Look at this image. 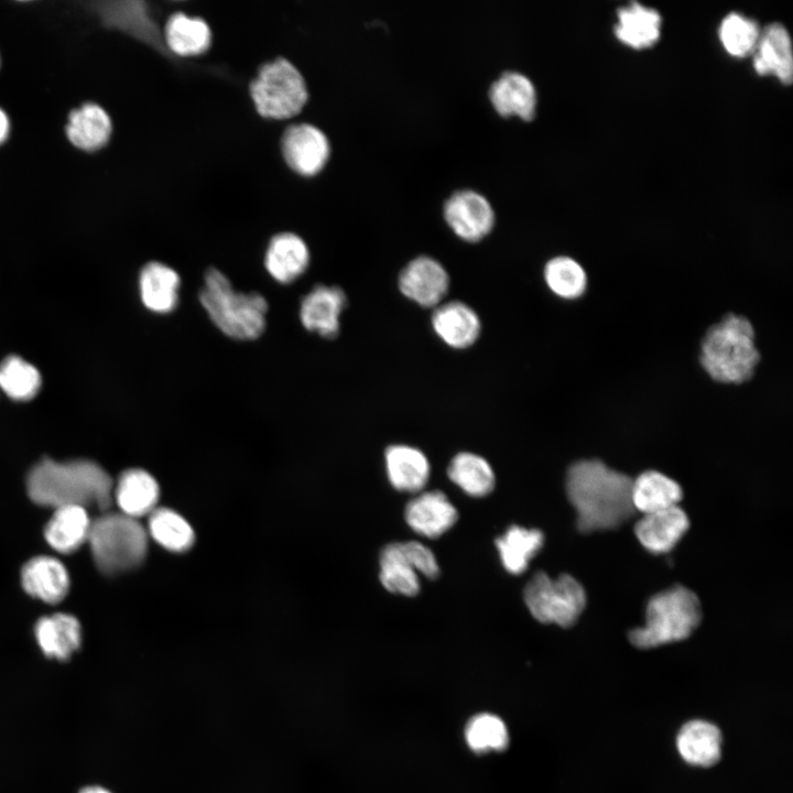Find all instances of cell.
<instances>
[{
	"label": "cell",
	"mask_w": 793,
	"mask_h": 793,
	"mask_svg": "<svg viewBox=\"0 0 793 793\" xmlns=\"http://www.w3.org/2000/svg\"><path fill=\"white\" fill-rule=\"evenodd\" d=\"M633 479L598 459L574 463L566 474V493L576 511L582 533L615 530L636 512L631 491Z\"/></svg>",
	"instance_id": "obj_1"
},
{
	"label": "cell",
	"mask_w": 793,
	"mask_h": 793,
	"mask_svg": "<svg viewBox=\"0 0 793 793\" xmlns=\"http://www.w3.org/2000/svg\"><path fill=\"white\" fill-rule=\"evenodd\" d=\"M26 484L35 503L56 509L95 506L106 510L113 496L110 476L90 460L57 463L44 458L31 469Z\"/></svg>",
	"instance_id": "obj_2"
},
{
	"label": "cell",
	"mask_w": 793,
	"mask_h": 793,
	"mask_svg": "<svg viewBox=\"0 0 793 793\" xmlns=\"http://www.w3.org/2000/svg\"><path fill=\"white\" fill-rule=\"evenodd\" d=\"M760 354L750 321L726 314L707 328L700 340L699 363L710 379L724 384H741L754 374Z\"/></svg>",
	"instance_id": "obj_3"
},
{
	"label": "cell",
	"mask_w": 793,
	"mask_h": 793,
	"mask_svg": "<svg viewBox=\"0 0 793 793\" xmlns=\"http://www.w3.org/2000/svg\"><path fill=\"white\" fill-rule=\"evenodd\" d=\"M198 300L214 325L236 340H253L265 328L268 302L256 291H236L225 273L209 268Z\"/></svg>",
	"instance_id": "obj_4"
},
{
	"label": "cell",
	"mask_w": 793,
	"mask_h": 793,
	"mask_svg": "<svg viewBox=\"0 0 793 793\" xmlns=\"http://www.w3.org/2000/svg\"><path fill=\"white\" fill-rule=\"evenodd\" d=\"M702 620V606L691 589L675 585L653 595L645 609L642 627L628 632L632 645L652 649L687 639Z\"/></svg>",
	"instance_id": "obj_5"
},
{
	"label": "cell",
	"mask_w": 793,
	"mask_h": 793,
	"mask_svg": "<svg viewBox=\"0 0 793 793\" xmlns=\"http://www.w3.org/2000/svg\"><path fill=\"white\" fill-rule=\"evenodd\" d=\"M88 541L97 567L105 574L131 569L148 551V533L137 519L107 513L91 521Z\"/></svg>",
	"instance_id": "obj_6"
},
{
	"label": "cell",
	"mask_w": 793,
	"mask_h": 793,
	"mask_svg": "<svg viewBox=\"0 0 793 793\" xmlns=\"http://www.w3.org/2000/svg\"><path fill=\"white\" fill-rule=\"evenodd\" d=\"M249 93L257 112L273 120L296 116L308 99L303 75L283 57L261 66L250 83Z\"/></svg>",
	"instance_id": "obj_7"
},
{
	"label": "cell",
	"mask_w": 793,
	"mask_h": 793,
	"mask_svg": "<svg viewBox=\"0 0 793 793\" xmlns=\"http://www.w3.org/2000/svg\"><path fill=\"white\" fill-rule=\"evenodd\" d=\"M523 597L531 615L542 623L573 626L585 609L587 597L584 587L571 575L556 579L537 572L524 587Z\"/></svg>",
	"instance_id": "obj_8"
},
{
	"label": "cell",
	"mask_w": 793,
	"mask_h": 793,
	"mask_svg": "<svg viewBox=\"0 0 793 793\" xmlns=\"http://www.w3.org/2000/svg\"><path fill=\"white\" fill-rule=\"evenodd\" d=\"M281 149L287 166L303 176L317 174L330 153L326 134L309 123L287 127L282 135Z\"/></svg>",
	"instance_id": "obj_9"
},
{
	"label": "cell",
	"mask_w": 793,
	"mask_h": 793,
	"mask_svg": "<svg viewBox=\"0 0 793 793\" xmlns=\"http://www.w3.org/2000/svg\"><path fill=\"white\" fill-rule=\"evenodd\" d=\"M444 217L452 230L467 241L482 239L495 224L491 204L482 194L472 189L453 193L445 202Z\"/></svg>",
	"instance_id": "obj_10"
},
{
	"label": "cell",
	"mask_w": 793,
	"mask_h": 793,
	"mask_svg": "<svg viewBox=\"0 0 793 793\" xmlns=\"http://www.w3.org/2000/svg\"><path fill=\"white\" fill-rule=\"evenodd\" d=\"M400 292L423 307H436L449 289V275L444 265L428 256L411 260L400 272Z\"/></svg>",
	"instance_id": "obj_11"
},
{
	"label": "cell",
	"mask_w": 793,
	"mask_h": 793,
	"mask_svg": "<svg viewBox=\"0 0 793 793\" xmlns=\"http://www.w3.org/2000/svg\"><path fill=\"white\" fill-rule=\"evenodd\" d=\"M113 124L108 111L97 102L83 101L67 115L64 133L69 144L84 153H95L110 141Z\"/></svg>",
	"instance_id": "obj_12"
},
{
	"label": "cell",
	"mask_w": 793,
	"mask_h": 793,
	"mask_svg": "<svg viewBox=\"0 0 793 793\" xmlns=\"http://www.w3.org/2000/svg\"><path fill=\"white\" fill-rule=\"evenodd\" d=\"M347 304L345 292L335 285L314 286L301 301L300 319L304 328L324 338H335L340 315Z\"/></svg>",
	"instance_id": "obj_13"
},
{
	"label": "cell",
	"mask_w": 793,
	"mask_h": 793,
	"mask_svg": "<svg viewBox=\"0 0 793 793\" xmlns=\"http://www.w3.org/2000/svg\"><path fill=\"white\" fill-rule=\"evenodd\" d=\"M404 517L414 532L436 539L456 523L458 512L444 492L434 490L411 499L405 507Z\"/></svg>",
	"instance_id": "obj_14"
},
{
	"label": "cell",
	"mask_w": 793,
	"mask_h": 793,
	"mask_svg": "<svg viewBox=\"0 0 793 793\" xmlns=\"http://www.w3.org/2000/svg\"><path fill=\"white\" fill-rule=\"evenodd\" d=\"M689 526L687 514L678 506L644 514L634 525L641 545L652 554L672 551Z\"/></svg>",
	"instance_id": "obj_15"
},
{
	"label": "cell",
	"mask_w": 793,
	"mask_h": 793,
	"mask_svg": "<svg viewBox=\"0 0 793 793\" xmlns=\"http://www.w3.org/2000/svg\"><path fill=\"white\" fill-rule=\"evenodd\" d=\"M431 321L435 334L455 349L474 345L481 330L478 314L460 301L441 303L434 307Z\"/></svg>",
	"instance_id": "obj_16"
},
{
	"label": "cell",
	"mask_w": 793,
	"mask_h": 793,
	"mask_svg": "<svg viewBox=\"0 0 793 793\" xmlns=\"http://www.w3.org/2000/svg\"><path fill=\"white\" fill-rule=\"evenodd\" d=\"M753 67L761 76L773 75L789 85L793 78L791 39L780 23L769 24L761 33L753 51Z\"/></svg>",
	"instance_id": "obj_17"
},
{
	"label": "cell",
	"mask_w": 793,
	"mask_h": 793,
	"mask_svg": "<svg viewBox=\"0 0 793 793\" xmlns=\"http://www.w3.org/2000/svg\"><path fill=\"white\" fill-rule=\"evenodd\" d=\"M309 264V250L305 241L293 232L273 236L264 254V267L270 276L279 283L289 284L297 280Z\"/></svg>",
	"instance_id": "obj_18"
},
{
	"label": "cell",
	"mask_w": 793,
	"mask_h": 793,
	"mask_svg": "<svg viewBox=\"0 0 793 793\" xmlns=\"http://www.w3.org/2000/svg\"><path fill=\"white\" fill-rule=\"evenodd\" d=\"M489 97L496 110L503 116L515 115L530 120L535 115L537 101L535 86L520 72H503L491 84Z\"/></svg>",
	"instance_id": "obj_19"
},
{
	"label": "cell",
	"mask_w": 793,
	"mask_h": 793,
	"mask_svg": "<svg viewBox=\"0 0 793 793\" xmlns=\"http://www.w3.org/2000/svg\"><path fill=\"white\" fill-rule=\"evenodd\" d=\"M723 736L720 729L706 720L685 723L677 732L676 748L688 764L708 768L721 757Z\"/></svg>",
	"instance_id": "obj_20"
},
{
	"label": "cell",
	"mask_w": 793,
	"mask_h": 793,
	"mask_svg": "<svg viewBox=\"0 0 793 793\" xmlns=\"http://www.w3.org/2000/svg\"><path fill=\"white\" fill-rule=\"evenodd\" d=\"M181 278L170 265L148 262L139 276V291L143 305L156 314L173 312L178 303Z\"/></svg>",
	"instance_id": "obj_21"
},
{
	"label": "cell",
	"mask_w": 793,
	"mask_h": 793,
	"mask_svg": "<svg viewBox=\"0 0 793 793\" xmlns=\"http://www.w3.org/2000/svg\"><path fill=\"white\" fill-rule=\"evenodd\" d=\"M387 475L390 484L399 491H421L430 477L427 457L419 448L395 444L384 452Z\"/></svg>",
	"instance_id": "obj_22"
},
{
	"label": "cell",
	"mask_w": 793,
	"mask_h": 793,
	"mask_svg": "<svg viewBox=\"0 0 793 793\" xmlns=\"http://www.w3.org/2000/svg\"><path fill=\"white\" fill-rule=\"evenodd\" d=\"M113 497L122 514L138 519L156 508L160 487L150 472L131 468L120 475L113 488Z\"/></svg>",
	"instance_id": "obj_23"
},
{
	"label": "cell",
	"mask_w": 793,
	"mask_h": 793,
	"mask_svg": "<svg viewBox=\"0 0 793 793\" xmlns=\"http://www.w3.org/2000/svg\"><path fill=\"white\" fill-rule=\"evenodd\" d=\"M21 580L31 596L50 604L61 601L69 588V577L64 565L56 558L37 556L22 568Z\"/></svg>",
	"instance_id": "obj_24"
},
{
	"label": "cell",
	"mask_w": 793,
	"mask_h": 793,
	"mask_svg": "<svg viewBox=\"0 0 793 793\" xmlns=\"http://www.w3.org/2000/svg\"><path fill=\"white\" fill-rule=\"evenodd\" d=\"M617 14L615 34L620 42L636 50L650 47L658 42L662 19L656 10L631 2L620 8Z\"/></svg>",
	"instance_id": "obj_25"
},
{
	"label": "cell",
	"mask_w": 793,
	"mask_h": 793,
	"mask_svg": "<svg viewBox=\"0 0 793 793\" xmlns=\"http://www.w3.org/2000/svg\"><path fill=\"white\" fill-rule=\"evenodd\" d=\"M35 637L46 656L65 661L80 645V624L70 615L43 617L35 626Z\"/></svg>",
	"instance_id": "obj_26"
},
{
	"label": "cell",
	"mask_w": 793,
	"mask_h": 793,
	"mask_svg": "<svg viewBox=\"0 0 793 793\" xmlns=\"http://www.w3.org/2000/svg\"><path fill=\"white\" fill-rule=\"evenodd\" d=\"M631 498L634 510L648 514L678 506L683 490L664 474L647 470L633 479Z\"/></svg>",
	"instance_id": "obj_27"
},
{
	"label": "cell",
	"mask_w": 793,
	"mask_h": 793,
	"mask_svg": "<svg viewBox=\"0 0 793 793\" xmlns=\"http://www.w3.org/2000/svg\"><path fill=\"white\" fill-rule=\"evenodd\" d=\"M91 521L86 509L78 506L57 508L45 526L48 544L61 553H72L88 540Z\"/></svg>",
	"instance_id": "obj_28"
},
{
	"label": "cell",
	"mask_w": 793,
	"mask_h": 793,
	"mask_svg": "<svg viewBox=\"0 0 793 793\" xmlns=\"http://www.w3.org/2000/svg\"><path fill=\"white\" fill-rule=\"evenodd\" d=\"M543 544L544 535L540 530L520 525H511L496 539L501 563L504 569L513 575L525 572L530 561L539 553Z\"/></svg>",
	"instance_id": "obj_29"
},
{
	"label": "cell",
	"mask_w": 793,
	"mask_h": 793,
	"mask_svg": "<svg viewBox=\"0 0 793 793\" xmlns=\"http://www.w3.org/2000/svg\"><path fill=\"white\" fill-rule=\"evenodd\" d=\"M164 39L173 53L180 56H195L208 50L211 32L203 19L178 12L167 19Z\"/></svg>",
	"instance_id": "obj_30"
},
{
	"label": "cell",
	"mask_w": 793,
	"mask_h": 793,
	"mask_svg": "<svg viewBox=\"0 0 793 793\" xmlns=\"http://www.w3.org/2000/svg\"><path fill=\"white\" fill-rule=\"evenodd\" d=\"M448 478L471 497H485L495 487V474L481 456L461 452L453 457L447 468Z\"/></svg>",
	"instance_id": "obj_31"
},
{
	"label": "cell",
	"mask_w": 793,
	"mask_h": 793,
	"mask_svg": "<svg viewBox=\"0 0 793 793\" xmlns=\"http://www.w3.org/2000/svg\"><path fill=\"white\" fill-rule=\"evenodd\" d=\"M148 529L157 544L173 553L186 552L195 542L192 525L180 513L169 508H155L149 514Z\"/></svg>",
	"instance_id": "obj_32"
},
{
	"label": "cell",
	"mask_w": 793,
	"mask_h": 793,
	"mask_svg": "<svg viewBox=\"0 0 793 793\" xmlns=\"http://www.w3.org/2000/svg\"><path fill=\"white\" fill-rule=\"evenodd\" d=\"M380 580L391 593L415 596L420 591L417 573L408 561L401 542L385 545L380 553Z\"/></svg>",
	"instance_id": "obj_33"
},
{
	"label": "cell",
	"mask_w": 793,
	"mask_h": 793,
	"mask_svg": "<svg viewBox=\"0 0 793 793\" xmlns=\"http://www.w3.org/2000/svg\"><path fill=\"white\" fill-rule=\"evenodd\" d=\"M543 276L550 291L564 300L580 297L587 287L585 269L567 256L550 259L544 265Z\"/></svg>",
	"instance_id": "obj_34"
},
{
	"label": "cell",
	"mask_w": 793,
	"mask_h": 793,
	"mask_svg": "<svg viewBox=\"0 0 793 793\" xmlns=\"http://www.w3.org/2000/svg\"><path fill=\"white\" fill-rule=\"evenodd\" d=\"M41 387L37 369L18 356H9L0 363V388L18 401L32 399Z\"/></svg>",
	"instance_id": "obj_35"
},
{
	"label": "cell",
	"mask_w": 793,
	"mask_h": 793,
	"mask_svg": "<svg viewBox=\"0 0 793 793\" xmlns=\"http://www.w3.org/2000/svg\"><path fill=\"white\" fill-rule=\"evenodd\" d=\"M465 738L468 747L477 753L502 751L509 743L503 720L488 713L478 714L467 723Z\"/></svg>",
	"instance_id": "obj_36"
},
{
	"label": "cell",
	"mask_w": 793,
	"mask_h": 793,
	"mask_svg": "<svg viewBox=\"0 0 793 793\" xmlns=\"http://www.w3.org/2000/svg\"><path fill=\"white\" fill-rule=\"evenodd\" d=\"M760 33L753 20L736 12L723 19L718 31L724 48L735 57H745L753 53Z\"/></svg>",
	"instance_id": "obj_37"
},
{
	"label": "cell",
	"mask_w": 793,
	"mask_h": 793,
	"mask_svg": "<svg viewBox=\"0 0 793 793\" xmlns=\"http://www.w3.org/2000/svg\"><path fill=\"white\" fill-rule=\"evenodd\" d=\"M404 554L416 573H421L430 579L439 575V567L433 552L416 541L403 542Z\"/></svg>",
	"instance_id": "obj_38"
},
{
	"label": "cell",
	"mask_w": 793,
	"mask_h": 793,
	"mask_svg": "<svg viewBox=\"0 0 793 793\" xmlns=\"http://www.w3.org/2000/svg\"><path fill=\"white\" fill-rule=\"evenodd\" d=\"M11 131V122L8 113L3 108L0 107V146L3 145L9 137Z\"/></svg>",
	"instance_id": "obj_39"
},
{
	"label": "cell",
	"mask_w": 793,
	"mask_h": 793,
	"mask_svg": "<svg viewBox=\"0 0 793 793\" xmlns=\"http://www.w3.org/2000/svg\"><path fill=\"white\" fill-rule=\"evenodd\" d=\"M79 793H111L109 790L99 786V785H90L82 789Z\"/></svg>",
	"instance_id": "obj_40"
},
{
	"label": "cell",
	"mask_w": 793,
	"mask_h": 793,
	"mask_svg": "<svg viewBox=\"0 0 793 793\" xmlns=\"http://www.w3.org/2000/svg\"><path fill=\"white\" fill-rule=\"evenodd\" d=\"M0 67H1V56H0Z\"/></svg>",
	"instance_id": "obj_41"
}]
</instances>
